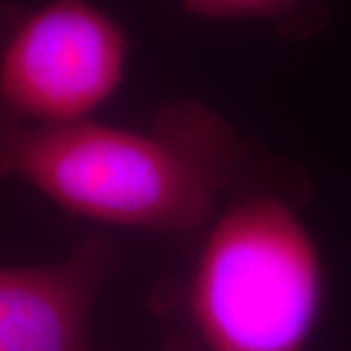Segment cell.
I'll return each mask as SVG.
<instances>
[{
    "label": "cell",
    "mask_w": 351,
    "mask_h": 351,
    "mask_svg": "<svg viewBox=\"0 0 351 351\" xmlns=\"http://www.w3.org/2000/svg\"><path fill=\"white\" fill-rule=\"evenodd\" d=\"M240 169L233 125L196 98L167 103L142 128L85 119L0 130V178L114 228L201 233Z\"/></svg>",
    "instance_id": "cell-1"
},
{
    "label": "cell",
    "mask_w": 351,
    "mask_h": 351,
    "mask_svg": "<svg viewBox=\"0 0 351 351\" xmlns=\"http://www.w3.org/2000/svg\"><path fill=\"white\" fill-rule=\"evenodd\" d=\"M322 304L311 228L283 196L249 192L201 230L173 313L185 351H308Z\"/></svg>",
    "instance_id": "cell-2"
},
{
    "label": "cell",
    "mask_w": 351,
    "mask_h": 351,
    "mask_svg": "<svg viewBox=\"0 0 351 351\" xmlns=\"http://www.w3.org/2000/svg\"><path fill=\"white\" fill-rule=\"evenodd\" d=\"M128 60V34L89 0L3 3L0 130L91 119L121 87Z\"/></svg>",
    "instance_id": "cell-3"
},
{
    "label": "cell",
    "mask_w": 351,
    "mask_h": 351,
    "mask_svg": "<svg viewBox=\"0 0 351 351\" xmlns=\"http://www.w3.org/2000/svg\"><path fill=\"white\" fill-rule=\"evenodd\" d=\"M117 251L101 237L41 265H0V351H96L91 322Z\"/></svg>",
    "instance_id": "cell-4"
},
{
    "label": "cell",
    "mask_w": 351,
    "mask_h": 351,
    "mask_svg": "<svg viewBox=\"0 0 351 351\" xmlns=\"http://www.w3.org/2000/svg\"><path fill=\"white\" fill-rule=\"evenodd\" d=\"M301 0H182L187 12L206 19H278Z\"/></svg>",
    "instance_id": "cell-5"
}]
</instances>
